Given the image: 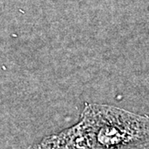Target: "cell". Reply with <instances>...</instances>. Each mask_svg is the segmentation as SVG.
Segmentation results:
<instances>
[{
    "instance_id": "6da1fadb",
    "label": "cell",
    "mask_w": 149,
    "mask_h": 149,
    "mask_svg": "<svg viewBox=\"0 0 149 149\" xmlns=\"http://www.w3.org/2000/svg\"><path fill=\"white\" fill-rule=\"evenodd\" d=\"M75 125L86 149H141L149 144V116L117 107L88 104Z\"/></svg>"
},
{
    "instance_id": "7a4b0ae2",
    "label": "cell",
    "mask_w": 149,
    "mask_h": 149,
    "mask_svg": "<svg viewBox=\"0 0 149 149\" xmlns=\"http://www.w3.org/2000/svg\"><path fill=\"white\" fill-rule=\"evenodd\" d=\"M27 149H42V148H41L40 144H38V145H32V146H30V147H29Z\"/></svg>"
},
{
    "instance_id": "3957f363",
    "label": "cell",
    "mask_w": 149,
    "mask_h": 149,
    "mask_svg": "<svg viewBox=\"0 0 149 149\" xmlns=\"http://www.w3.org/2000/svg\"><path fill=\"white\" fill-rule=\"evenodd\" d=\"M141 149H149V144L148 145H146V146H144L143 148H142Z\"/></svg>"
}]
</instances>
